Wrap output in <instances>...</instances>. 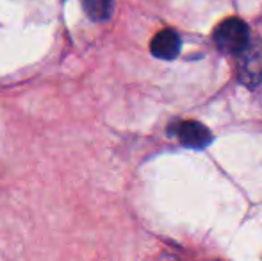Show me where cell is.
Wrapping results in <instances>:
<instances>
[{"label": "cell", "instance_id": "cell-1", "mask_svg": "<svg viewBox=\"0 0 262 261\" xmlns=\"http://www.w3.org/2000/svg\"><path fill=\"white\" fill-rule=\"evenodd\" d=\"M214 42L223 52L239 54L250 43L248 25L239 18H227L214 31Z\"/></svg>", "mask_w": 262, "mask_h": 261}, {"label": "cell", "instance_id": "cell-2", "mask_svg": "<svg viewBox=\"0 0 262 261\" xmlns=\"http://www.w3.org/2000/svg\"><path fill=\"white\" fill-rule=\"evenodd\" d=\"M237 77L248 88L262 83V39H250L248 45L237 54Z\"/></svg>", "mask_w": 262, "mask_h": 261}, {"label": "cell", "instance_id": "cell-3", "mask_svg": "<svg viewBox=\"0 0 262 261\" xmlns=\"http://www.w3.org/2000/svg\"><path fill=\"white\" fill-rule=\"evenodd\" d=\"M175 136L184 147L189 149H205L212 142V134L200 122H180L175 126Z\"/></svg>", "mask_w": 262, "mask_h": 261}, {"label": "cell", "instance_id": "cell-4", "mask_svg": "<svg viewBox=\"0 0 262 261\" xmlns=\"http://www.w3.org/2000/svg\"><path fill=\"white\" fill-rule=\"evenodd\" d=\"M150 50L159 59H175L180 52V36L175 31H171V29H164V31L157 32L154 36L152 43H150Z\"/></svg>", "mask_w": 262, "mask_h": 261}, {"label": "cell", "instance_id": "cell-5", "mask_svg": "<svg viewBox=\"0 0 262 261\" xmlns=\"http://www.w3.org/2000/svg\"><path fill=\"white\" fill-rule=\"evenodd\" d=\"M86 14L95 22H104L113 14L114 0H82Z\"/></svg>", "mask_w": 262, "mask_h": 261}]
</instances>
